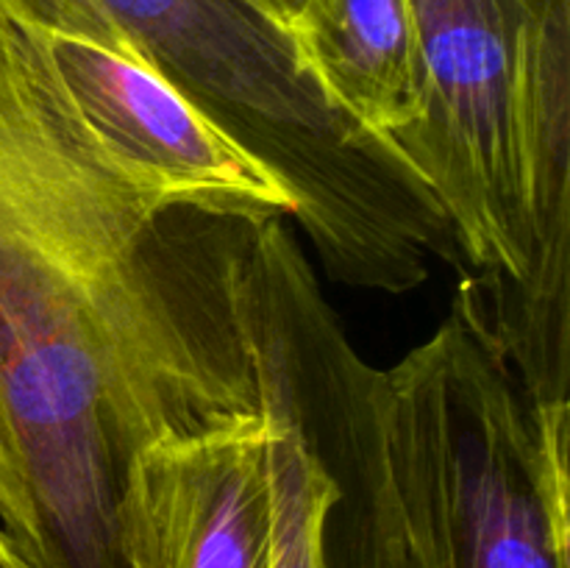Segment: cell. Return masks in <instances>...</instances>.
Wrapping results in <instances>:
<instances>
[{
    "instance_id": "1",
    "label": "cell",
    "mask_w": 570,
    "mask_h": 568,
    "mask_svg": "<svg viewBox=\"0 0 570 568\" xmlns=\"http://www.w3.org/2000/svg\"><path fill=\"white\" fill-rule=\"evenodd\" d=\"M259 226L139 187L0 6V527L28 566L128 568V460L259 415Z\"/></svg>"
},
{
    "instance_id": "2",
    "label": "cell",
    "mask_w": 570,
    "mask_h": 568,
    "mask_svg": "<svg viewBox=\"0 0 570 568\" xmlns=\"http://www.w3.org/2000/svg\"><path fill=\"white\" fill-rule=\"evenodd\" d=\"M39 31L117 39L187 95L295 198L328 276L401 295L429 259L460 267L434 195L395 148L345 117L262 0H0Z\"/></svg>"
},
{
    "instance_id": "3",
    "label": "cell",
    "mask_w": 570,
    "mask_h": 568,
    "mask_svg": "<svg viewBox=\"0 0 570 568\" xmlns=\"http://www.w3.org/2000/svg\"><path fill=\"white\" fill-rule=\"evenodd\" d=\"M367 393L410 568H570V401L529 393L468 290Z\"/></svg>"
},
{
    "instance_id": "4",
    "label": "cell",
    "mask_w": 570,
    "mask_h": 568,
    "mask_svg": "<svg viewBox=\"0 0 570 568\" xmlns=\"http://www.w3.org/2000/svg\"><path fill=\"white\" fill-rule=\"evenodd\" d=\"M265 354L267 568H410L367 362L306 267L273 290Z\"/></svg>"
},
{
    "instance_id": "5",
    "label": "cell",
    "mask_w": 570,
    "mask_h": 568,
    "mask_svg": "<svg viewBox=\"0 0 570 568\" xmlns=\"http://www.w3.org/2000/svg\"><path fill=\"white\" fill-rule=\"evenodd\" d=\"M33 33L92 137L161 204L245 223L293 221L287 184L137 50L104 37Z\"/></svg>"
},
{
    "instance_id": "6",
    "label": "cell",
    "mask_w": 570,
    "mask_h": 568,
    "mask_svg": "<svg viewBox=\"0 0 570 568\" xmlns=\"http://www.w3.org/2000/svg\"><path fill=\"white\" fill-rule=\"evenodd\" d=\"M128 568H267V418L156 440L128 460L117 496Z\"/></svg>"
},
{
    "instance_id": "7",
    "label": "cell",
    "mask_w": 570,
    "mask_h": 568,
    "mask_svg": "<svg viewBox=\"0 0 570 568\" xmlns=\"http://www.w3.org/2000/svg\"><path fill=\"white\" fill-rule=\"evenodd\" d=\"M317 87L393 143L417 117V39L406 0H315L293 31Z\"/></svg>"
},
{
    "instance_id": "8",
    "label": "cell",
    "mask_w": 570,
    "mask_h": 568,
    "mask_svg": "<svg viewBox=\"0 0 570 568\" xmlns=\"http://www.w3.org/2000/svg\"><path fill=\"white\" fill-rule=\"evenodd\" d=\"M262 3H265L267 9H271V14L278 17L289 31H295V26L304 20V14L315 6V0H262Z\"/></svg>"
},
{
    "instance_id": "9",
    "label": "cell",
    "mask_w": 570,
    "mask_h": 568,
    "mask_svg": "<svg viewBox=\"0 0 570 568\" xmlns=\"http://www.w3.org/2000/svg\"><path fill=\"white\" fill-rule=\"evenodd\" d=\"M0 568H31V566H28L26 557L17 551L14 540L6 535L3 527H0Z\"/></svg>"
}]
</instances>
